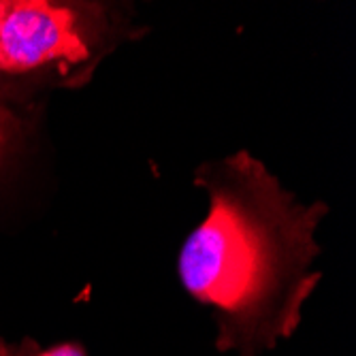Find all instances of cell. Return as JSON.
<instances>
[{
  "mask_svg": "<svg viewBox=\"0 0 356 356\" xmlns=\"http://www.w3.org/2000/svg\"><path fill=\"white\" fill-rule=\"evenodd\" d=\"M209 197L207 218L179 252L186 293L213 309L220 352L261 356L301 325L320 271L316 231L329 205H303L280 179L241 149L194 171Z\"/></svg>",
  "mask_w": 356,
  "mask_h": 356,
  "instance_id": "1",
  "label": "cell"
},
{
  "mask_svg": "<svg viewBox=\"0 0 356 356\" xmlns=\"http://www.w3.org/2000/svg\"><path fill=\"white\" fill-rule=\"evenodd\" d=\"M122 15L105 3L7 0L0 30V96L19 83L79 88L124 39Z\"/></svg>",
  "mask_w": 356,
  "mask_h": 356,
  "instance_id": "2",
  "label": "cell"
},
{
  "mask_svg": "<svg viewBox=\"0 0 356 356\" xmlns=\"http://www.w3.org/2000/svg\"><path fill=\"white\" fill-rule=\"evenodd\" d=\"M0 356H88V352L79 341L41 346L32 337H24L22 341H15V343L0 339Z\"/></svg>",
  "mask_w": 356,
  "mask_h": 356,
  "instance_id": "3",
  "label": "cell"
},
{
  "mask_svg": "<svg viewBox=\"0 0 356 356\" xmlns=\"http://www.w3.org/2000/svg\"><path fill=\"white\" fill-rule=\"evenodd\" d=\"M22 133V120L5 105H0V165H3L5 156L13 147Z\"/></svg>",
  "mask_w": 356,
  "mask_h": 356,
  "instance_id": "4",
  "label": "cell"
},
{
  "mask_svg": "<svg viewBox=\"0 0 356 356\" xmlns=\"http://www.w3.org/2000/svg\"><path fill=\"white\" fill-rule=\"evenodd\" d=\"M5 9H7V0H0V30H3V19H5Z\"/></svg>",
  "mask_w": 356,
  "mask_h": 356,
  "instance_id": "5",
  "label": "cell"
}]
</instances>
